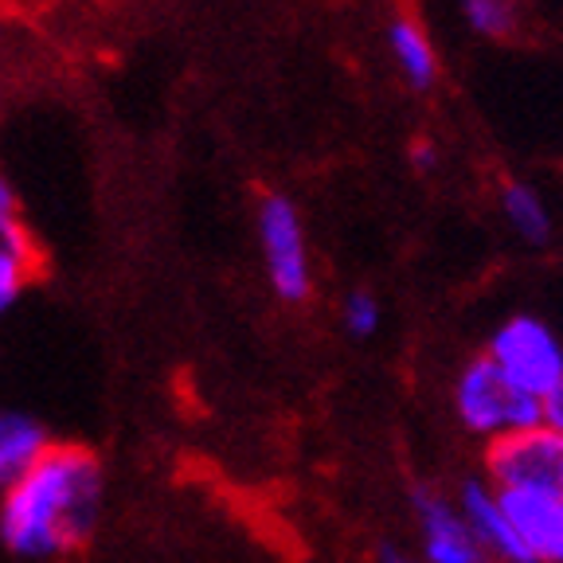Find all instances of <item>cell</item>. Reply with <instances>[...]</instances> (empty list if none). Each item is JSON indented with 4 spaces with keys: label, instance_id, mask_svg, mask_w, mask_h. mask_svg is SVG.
<instances>
[{
    "label": "cell",
    "instance_id": "1",
    "mask_svg": "<svg viewBox=\"0 0 563 563\" xmlns=\"http://www.w3.org/2000/svg\"><path fill=\"white\" fill-rule=\"evenodd\" d=\"M106 477L82 446H47L20 482L0 493V544L16 560L52 563L82 548L102 517Z\"/></svg>",
    "mask_w": 563,
    "mask_h": 563
},
{
    "label": "cell",
    "instance_id": "4",
    "mask_svg": "<svg viewBox=\"0 0 563 563\" xmlns=\"http://www.w3.org/2000/svg\"><path fill=\"white\" fill-rule=\"evenodd\" d=\"M482 462L497 493H563V434L548 422L485 442Z\"/></svg>",
    "mask_w": 563,
    "mask_h": 563
},
{
    "label": "cell",
    "instance_id": "7",
    "mask_svg": "<svg viewBox=\"0 0 563 563\" xmlns=\"http://www.w3.org/2000/svg\"><path fill=\"white\" fill-rule=\"evenodd\" d=\"M457 509H462L470 532L477 537V544L485 548V555H489V560L532 563V555H528V548L520 544L517 528H512L509 512H505L501 497H497V489H493L489 482H477V477H470V482L462 485V493H457Z\"/></svg>",
    "mask_w": 563,
    "mask_h": 563
},
{
    "label": "cell",
    "instance_id": "5",
    "mask_svg": "<svg viewBox=\"0 0 563 563\" xmlns=\"http://www.w3.org/2000/svg\"><path fill=\"white\" fill-rule=\"evenodd\" d=\"M258 246H263L266 278H271V290L278 294V301L301 306L313 294V274H309L301 211L290 196H263V203H258Z\"/></svg>",
    "mask_w": 563,
    "mask_h": 563
},
{
    "label": "cell",
    "instance_id": "17",
    "mask_svg": "<svg viewBox=\"0 0 563 563\" xmlns=\"http://www.w3.org/2000/svg\"><path fill=\"white\" fill-rule=\"evenodd\" d=\"M376 563H415V560L399 544H387V540H384V544L376 548Z\"/></svg>",
    "mask_w": 563,
    "mask_h": 563
},
{
    "label": "cell",
    "instance_id": "12",
    "mask_svg": "<svg viewBox=\"0 0 563 563\" xmlns=\"http://www.w3.org/2000/svg\"><path fill=\"white\" fill-rule=\"evenodd\" d=\"M32 239L20 235L0 243V321L9 317V309L24 298L27 282H32Z\"/></svg>",
    "mask_w": 563,
    "mask_h": 563
},
{
    "label": "cell",
    "instance_id": "15",
    "mask_svg": "<svg viewBox=\"0 0 563 563\" xmlns=\"http://www.w3.org/2000/svg\"><path fill=\"white\" fill-rule=\"evenodd\" d=\"M27 235L24 220H20V200L12 192V185L0 176V243H9V239Z\"/></svg>",
    "mask_w": 563,
    "mask_h": 563
},
{
    "label": "cell",
    "instance_id": "10",
    "mask_svg": "<svg viewBox=\"0 0 563 563\" xmlns=\"http://www.w3.org/2000/svg\"><path fill=\"white\" fill-rule=\"evenodd\" d=\"M387 44H391V55H396L404 79L411 82L415 90H427L434 79H439V59H434L431 40H427V32H422L411 16L391 20V27H387Z\"/></svg>",
    "mask_w": 563,
    "mask_h": 563
},
{
    "label": "cell",
    "instance_id": "14",
    "mask_svg": "<svg viewBox=\"0 0 563 563\" xmlns=\"http://www.w3.org/2000/svg\"><path fill=\"white\" fill-rule=\"evenodd\" d=\"M341 321H344V329H349L352 336H372L379 329V301H376V294H368V290H352L349 298H344V306H341Z\"/></svg>",
    "mask_w": 563,
    "mask_h": 563
},
{
    "label": "cell",
    "instance_id": "8",
    "mask_svg": "<svg viewBox=\"0 0 563 563\" xmlns=\"http://www.w3.org/2000/svg\"><path fill=\"white\" fill-rule=\"evenodd\" d=\"M532 563H563V493H497Z\"/></svg>",
    "mask_w": 563,
    "mask_h": 563
},
{
    "label": "cell",
    "instance_id": "16",
    "mask_svg": "<svg viewBox=\"0 0 563 563\" xmlns=\"http://www.w3.org/2000/svg\"><path fill=\"white\" fill-rule=\"evenodd\" d=\"M544 422H548V427H555V431L563 434V384L555 387L552 396L544 399Z\"/></svg>",
    "mask_w": 563,
    "mask_h": 563
},
{
    "label": "cell",
    "instance_id": "2",
    "mask_svg": "<svg viewBox=\"0 0 563 563\" xmlns=\"http://www.w3.org/2000/svg\"><path fill=\"white\" fill-rule=\"evenodd\" d=\"M454 411L470 434L493 442L501 434L528 431L544 422V399H532L501 376V368L489 356H474L457 372L454 384Z\"/></svg>",
    "mask_w": 563,
    "mask_h": 563
},
{
    "label": "cell",
    "instance_id": "13",
    "mask_svg": "<svg viewBox=\"0 0 563 563\" xmlns=\"http://www.w3.org/2000/svg\"><path fill=\"white\" fill-rule=\"evenodd\" d=\"M462 12L466 24L489 40H501L517 27V0H462Z\"/></svg>",
    "mask_w": 563,
    "mask_h": 563
},
{
    "label": "cell",
    "instance_id": "3",
    "mask_svg": "<svg viewBox=\"0 0 563 563\" xmlns=\"http://www.w3.org/2000/svg\"><path fill=\"white\" fill-rule=\"evenodd\" d=\"M501 376L532 399H548L563 384V344L540 317L517 313L497 325L485 349Z\"/></svg>",
    "mask_w": 563,
    "mask_h": 563
},
{
    "label": "cell",
    "instance_id": "6",
    "mask_svg": "<svg viewBox=\"0 0 563 563\" xmlns=\"http://www.w3.org/2000/svg\"><path fill=\"white\" fill-rule=\"evenodd\" d=\"M415 517L422 528V560L427 563H489L485 548L470 532L466 517L457 505H450L431 485H415L411 489Z\"/></svg>",
    "mask_w": 563,
    "mask_h": 563
},
{
    "label": "cell",
    "instance_id": "18",
    "mask_svg": "<svg viewBox=\"0 0 563 563\" xmlns=\"http://www.w3.org/2000/svg\"><path fill=\"white\" fill-rule=\"evenodd\" d=\"M415 165H419V168H431L434 165V150L427 145V141H419V145H415Z\"/></svg>",
    "mask_w": 563,
    "mask_h": 563
},
{
    "label": "cell",
    "instance_id": "11",
    "mask_svg": "<svg viewBox=\"0 0 563 563\" xmlns=\"http://www.w3.org/2000/svg\"><path fill=\"white\" fill-rule=\"evenodd\" d=\"M501 208L509 228L517 231L525 243L540 246L552 239V211H548L544 196L537 192L532 185H520V180H509L501 192Z\"/></svg>",
    "mask_w": 563,
    "mask_h": 563
},
{
    "label": "cell",
    "instance_id": "9",
    "mask_svg": "<svg viewBox=\"0 0 563 563\" xmlns=\"http://www.w3.org/2000/svg\"><path fill=\"white\" fill-rule=\"evenodd\" d=\"M47 446L52 439H47L44 422L24 411H12V407H0V493L20 482L47 454Z\"/></svg>",
    "mask_w": 563,
    "mask_h": 563
}]
</instances>
